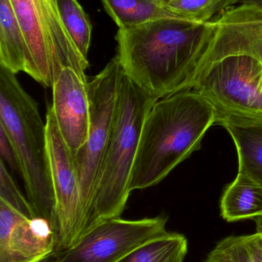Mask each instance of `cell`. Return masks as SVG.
<instances>
[{
	"mask_svg": "<svg viewBox=\"0 0 262 262\" xmlns=\"http://www.w3.org/2000/svg\"><path fill=\"white\" fill-rule=\"evenodd\" d=\"M48 157L55 201V253L72 246L87 229L75 157L63 140L52 108L46 117Z\"/></svg>",
	"mask_w": 262,
	"mask_h": 262,
	"instance_id": "obj_7",
	"label": "cell"
},
{
	"mask_svg": "<svg viewBox=\"0 0 262 262\" xmlns=\"http://www.w3.org/2000/svg\"><path fill=\"white\" fill-rule=\"evenodd\" d=\"M55 122L63 140L75 156L87 140L90 127L89 81L86 73L62 68L52 84Z\"/></svg>",
	"mask_w": 262,
	"mask_h": 262,
	"instance_id": "obj_9",
	"label": "cell"
},
{
	"mask_svg": "<svg viewBox=\"0 0 262 262\" xmlns=\"http://www.w3.org/2000/svg\"><path fill=\"white\" fill-rule=\"evenodd\" d=\"M261 62H262V50H261Z\"/></svg>",
	"mask_w": 262,
	"mask_h": 262,
	"instance_id": "obj_25",
	"label": "cell"
},
{
	"mask_svg": "<svg viewBox=\"0 0 262 262\" xmlns=\"http://www.w3.org/2000/svg\"><path fill=\"white\" fill-rule=\"evenodd\" d=\"M243 3H253L262 9V0H241Z\"/></svg>",
	"mask_w": 262,
	"mask_h": 262,
	"instance_id": "obj_23",
	"label": "cell"
},
{
	"mask_svg": "<svg viewBox=\"0 0 262 262\" xmlns=\"http://www.w3.org/2000/svg\"><path fill=\"white\" fill-rule=\"evenodd\" d=\"M28 49L26 74L46 87H52L55 67L46 33L40 0H10Z\"/></svg>",
	"mask_w": 262,
	"mask_h": 262,
	"instance_id": "obj_11",
	"label": "cell"
},
{
	"mask_svg": "<svg viewBox=\"0 0 262 262\" xmlns=\"http://www.w3.org/2000/svg\"><path fill=\"white\" fill-rule=\"evenodd\" d=\"M204 262H262V233L226 237L217 243Z\"/></svg>",
	"mask_w": 262,
	"mask_h": 262,
	"instance_id": "obj_17",
	"label": "cell"
},
{
	"mask_svg": "<svg viewBox=\"0 0 262 262\" xmlns=\"http://www.w3.org/2000/svg\"><path fill=\"white\" fill-rule=\"evenodd\" d=\"M58 15L83 58L88 61L92 25L77 0H55Z\"/></svg>",
	"mask_w": 262,
	"mask_h": 262,
	"instance_id": "obj_18",
	"label": "cell"
},
{
	"mask_svg": "<svg viewBox=\"0 0 262 262\" xmlns=\"http://www.w3.org/2000/svg\"><path fill=\"white\" fill-rule=\"evenodd\" d=\"M28 49L10 0H0V66L12 73L26 71Z\"/></svg>",
	"mask_w": 262,
	"mask_h": 262,
	"instance_id": "obj_14",
	"label": "cell"
},
{
	"mask_svg": "<svg viewBox=\"0 0 262 262\" xmlns=\"http://www.w3.org/2000/svg\"><path fill=\"white\" fill-rule=\"evenodd\" d=\"M0 200L29 220L38 218L29 202L18 190L3 160H0Z\"/></svg>",
	"mask_w": 262,
	"mask_h": 262,
	"instance_id": "obj_20",
	"label": "cell"
},
{
	"mask_svg": "<svg viewBox=\"0 0 262 262\" xmlns=\"http://www.w3.org/2000/svg\"><path fill=\"white\" fill-rule=\"evenodd\" d=\"M167 222L164 215L138 220L106 219L89 228L72 246L48 259L49 262H116L134 249L167 233Z\"/></svg>",
	"mask_w": 262,
	"mask_h": 262,
	"instance_id": "obj_8",
	"label": "cell"
},
{
	"mask_svg": "<svg viewBox=\"0 0 262 262\" xmlns=\"http://www.w3.org/2000/svg\"><path fill=\"white\" fill-rule=\"evenodd\" d=\"M215 27V20L163 18L119 29L116 56L123 73L157 101L190 90Z\"/></svg>",
	"mask_w": 262,
	"mask_h": 262,
	"instance_id": "obj_1",
	"label": "cell"
},
{
	"mask_svg": "<svg viewBox=\"0 0 262 262\" xmlns=\"http://www.w3.org/2000/svg\"><path fill=\"white\" fill-rule=\"evenodd\" d=\"M43 262H45V261H43Z\"/></svg>",
	"mask_w": 262,
	"mask_h": 262,
	"instance_id": "obj_26",
	"label": "cell"
},
{
	"mask_svg": "<svg viewBox=\"0 0 262 262\" xmlns=\"http://www.w3.org/2000/svg\"><path fill=\"white\" fill-rule=\"evenodd\" d=\"M216 123L223 125L233 139L240 170L262 183V118L219 115Z\"/></svg>",
	"mask_w": 262,
	"mask_h": 262,
	"instance_id": "obj_12",
	"label": "cell"
},
{
	"mask_svg": "<svg viewBox=\"0 0 262 262\" xmlns=\"http://www.w3.org/2000/svg\"><path fill=\"white\" fill-rule=\"evenodd\" d=\"M158 1L162 2V3H165V4H168V3L173 1V0H158Z\"/></svg>",
	"mask_w": 262,
	"mask_h": 262,
	"instance_id": "obj_24",
	"label": "cell"
},
{
	"mask_svg": "<svg viewBox=\"0 0 262 262\" xmlns=\"http://www.w3.org/2000/svg\"><path fill=\"white\" fill-rule=\"evenodd\" d=\"M216 121L215 107L193 89L155 101L143 124L131 192L163 181L200 149L205 134Z\"/></svg>",
	"mask_w": 262,
	"mask_h": 262,
	"instance_id": "obj_2",
	"label": "cell"
},
{
	"mask_svg": "<svg viewBox=\"0 0 262 262\" xmlns=\"http://www.w3.org/2000/svg\"><path fill=\"white\" fill-rule=\"evenodd\" d=\"M50 225L29 220L0 200V262H43L55 253Z\"/></svg>",
	"mask_w": 262,
	"mask_h": 262,
	"instance_id": "obj_10",
	"label": "cell"
},
{
	"mask_svg": "<svg viewBox=\"0 0 262 262\" xmlns=\"http://www.w3.org/2000/svg\"><path fill=\"white\" fill-rule=\"evenodd\" d=\"M156 101L123 73L113 126L88 229L102 220L120 217L124 211L132 192L131 179L143 124Z\"/></svg>",
	"mask_w": 262,
	"mask_h": 262,
	"instance_id": "obj_4",
	"label": "cell"
},
{
	"mask_svg": "<svg viewBox=\"0 0 262 262\" xmlns=\"http://www.w3.org/2000/svg\"><path fill=\"white\" fill-rule=\"evenodd\" d=\"M0 127L13 148L28 201L53 231L55 201L48 157L46 123L38 104L15 74L0 66Z\"/></svg>",
	"mask_w": 262,
	"mask_h": 262,
	"instance_id": "obj_3",
	"label": "cell"
},
{
	"mask_svg": "<svg viewBox=\"0 0 262 262\" xmlns=\"http://www.w3.org/2000/svg\"><path fill=\"white\" fill-rule=\"evenodd\" d=\"M238 0H173L168 3L178 18L206 23L215 14L238 3Z\"/></svg>",
	"mask_w": 262,
	"mask_h": 262,
	"instance_id": "obj_19",
	"label": "cell"
},
{
	"mask_svg": "<svg viewBox=\"0 0 262 262\" xmlns=\"http://www.w3.org/2000/svg\"><path fill=\"white\" fill-rule=\"evenodd\" d=\"M0 154L1 160L7 163L12 169H18V163L15 158L13 148L5 131L0 127Z\"/></svg>",
	"mask_w": 262,
	"mask_h": 262,
	"instance_id": "obj_21",
	"label": "cell"
},
{
	"mask_svg": "<svg viewBox=\"0 0 262 262\" xmlns=\"http://www.w3.org/2000/svg\"><path fill=\"white\" fill-rule=\"evenodd\" d=\"M119 29L163 18H177L167 4L158 0H101Z\"/></svg>",
	"mask_w": 262,
	"mask_h": 262,
	"instance_id": "obj_15",
	"label": "cell"
},
{
	"mask_svg": "<svg viewBox=\"0 0 262 262\" xmlns=\"http://www.w3.org/2000/svg\"><path fill=\"white\" fill-rule=\"evenodd\" d=\"M255 224H256V232L262 233V216L255 219Z\"/></svg>",
	"mask_w": 262,
	"mask_h": 262,
	"instance_id": "obj_22",
	"label": "cell"
},
{
	"mask_svg": "<svg viewBox=\"0 0 262 262\" xmlns=\"http://www.w3.org/2000/svg\"><path fill=\"white\" fill-rule=\"evenodd\" d=\"M123 73L118 57L115 56L98 75L89 81L90 127L87 140L74 156L83 205L88 217L87 229L113 126Z\"/></svg>",
	"mask_w": 262,
	"mask_h": 262,
	"instance_id": "obj_6",
	"label": "cell"
},
{
	"mask_svg": "<svg viewBox=\"0 0 262 262\" xmlns=\"http://www.w3.org/2000/svg\"><path fill=\"white\" fill-rule=\"evenodd\" d=\"M221 215L229 223L262 216V183L238 169L221 200Z\"/></svg>",
	"mask_w": 262,
	"mask_h": 262,
	"instance_id": "obj_13",
	"label": "cell"
},
{
	"mask_svg": "<svg viewBox=\"0 0 262 262\" xmlns=\"http://www.w3.org/2000/svg\"><path fill=\"white\" fill-rule=\"evenodd\" d=\"M192 89L213 105L217 116L262 118V62L252 52L203 62Z\"/></svg>",
	"mask_w": 262,
	"mask_h": 262,
	"instance_id": "obj_5",
	"label": "cell"
},
{
	"mask_svg": "<svg viewBox=\"0 0 262 262\" xmlns=\"http://www.w3.org/2000/svg\"><path fill=\"white\" fill-rule=\"evenodd\" d=\"M187 253L186 237L167 232L134 249L116 262H183Z\"/></svg>",
	"mask_w": 262,
	"mask_h": 262,
	"instance_id": "obj_16",
	"label": "cell"
}]
</instances>
